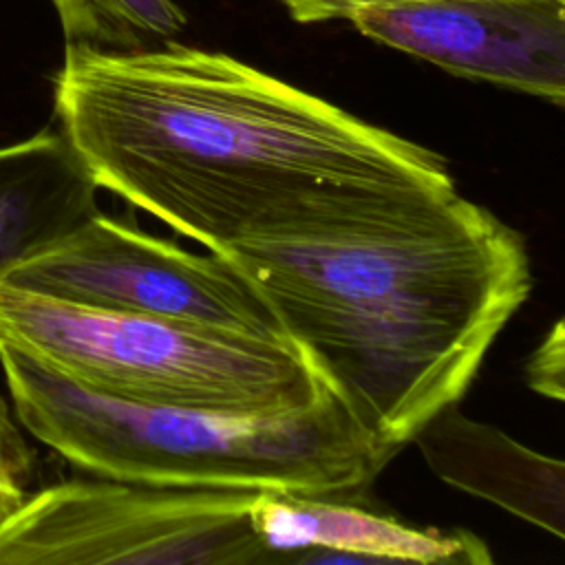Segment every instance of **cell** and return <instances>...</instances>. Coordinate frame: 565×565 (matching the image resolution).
Here are the masks:
<instances>
[{"mask_svg":"<svg viewBox=\"0 0 565 565\" xmlns=\"http://www.w3.org/2000/svg\"><path fill=\"white\" fill-rule=\"evenodd\" d=\"M0 344L117 399L212 411H282L324 384L291 344L115 311L0 280Z\"/></svg>","mask_w":565,"mask_h":565,"instance_id":"277c9868","label":"cell"},{"mask_svg":"<svg viewBox=\"0 0 565 565\" xmlns=\"http://www.w3.org/2000/svg\"><path fill=\"white\" fill-rule=\"evenodd\" d=\"M214 254L397 452L463 397L532 291L523 236L455 185L358 190Z\"/></svg>","mask_w":565,"mask_h":565,"instance_id":"6da1fadb","label":"cell"},{"mask_svg":"<svg viewBox=\"0 0 565 565\" xmlns=\"http://www.w3.org/2000/svg\"><path fill=\"white\" fill-rule=\"evenodd\" d=\"M0 280L90 307L289 342L225 258L181 249L102 212Z\"/></svg>","mask_w":565,"mask_h":565,"instance_id":"8992f818","label":"cell"},{"mask_svg":"<svg viewBox=\"0 0 565 565\" xmlns=\"http://www.w3.org/2000/svg\"><path fill=\"white\" fill-rule=\"evenodd\" d=\"M97 190L60 130L0 146V278L95 216Z\"/></svg>","mask_w":565,"mask_h":565,"instance_id":"30bf717a","label":"cell"},{"mask_svg":"<svg viewBox=\"0 0 565 565\" xmlns=\"http://www.w3.org/2000/svg\"><path fill=\"white\" fill-rule=\"evenodd\" d=\"M349 20L457 77L565 104V0H413Z\"/></svg>","mask_w":565,"mask_h":565,"instance_id":"52a82bcc","label":"cell"},{"mask_svg":"<svg viewBox=\"0 0 565 565\" xmlns=\"http://www.w3.org/2000/svg\"><path fill=\"white\" fill-rule=\"evenodd\" d=\"M256 492L68 479L0 523V565L271 563L249 523Z\"/></svg>","mask_w":565,"mask_h":565,"instance_id":"5b68a950","label":"cell"},{"mask_svg":"<svg viewBox=\"0 0 565 565\" xmlns=\"http://www.w3.org/2000/svg\"><path fill=\"white\" fill-rule=\"evenodd\" d=\"M0 366L24 433L93 477L362 499L397 455L329 388L296 408L241 413L102 395L4 344Z\"/></svg>","mask_w":565,"mask_h":565,"instance_id":"3957f363","label":"cell"},{"mask_svg":"<svg viewBox=\"0 0 565 565\" xmlns=\"http://www.w3.org/2000/svg\"><path fill=\"white\" fill-rule=\"evenodd\" d=\"M35 470L38 452L13 408L0 395V523L29 497Z\"/></svg>","mask_w":565,"mask_h":565,"instance_id":"7c38bea8","label":"cell"},{"mask_svg":"<svg viewBox=\"0 0 565 565\" xmlns=\"http://www.w3.org/2000/svg\"><path fill=\"white\" fill-rule=\"evenodd\" d=\"M428 468L446 483L563 539L565 466L503 430L475 422L457 404L441 408L413 437Z\"/></svg>","mask_w":565,"mask_h":565,"instance_id":"9c48e42d","label":"cell"},{"mask_svg":"<svg viewBox=\"0 0 565 565\" xmlns=\"http://www.w3.org/2000/svg\"><path fill=\"white\" fill-rule=\"evenodd\" d=\"M287 13L302 24L309 22H327V20H349L353 13L380 7V4H393V2H413V0H278Z\"/></svg>","mask_w":565,"mask_h":565,"instance_id":"5bb4252c","label":"cell"},{"mask_svg":"<svg viewBox=\"0 0 565 565\" xmlns=\"http://www.w3.org/2000/svg\"><path fill=\"white\" fill-rule=\"evenodd\" d=\"M66 46L108 53L146 51L174 40L188 24L177 0H51Z\"/></svg>","mask_w":565,"mask_h":565,"instance_id":"8fae6325","label":"cell"},{"mask_svg":"<svg viewBox=\"0 0 565 565\" xmlns=\"http://www.w3.org/2000/svg\"><path fill=\"white\" fill-rule=\"evenodd\" d=\"M53 110L99 190L207 252L349 192L455 185L439 152L177 40L66 46Z\"/></svg>","mask_w":565,"mask_h":565,"instance_id":"7a4b0ae2","label":"cell"},{"mask_svg":"<svg viewBox=\"0 0 565 565\" xmlns=\"http://www.w3.org/2000/svg\"><path fill=\"white\" fill-rule=\"evenodd\" d=\"M249 523L271 563H294L311 550L349 552L355 563L490 565L488 545L468 530L419 527L364 508L360 499L256 492Z\"/></svg>","mask_w":565,"mask_h":565,"instance_id":"ba28073f","label":"cell"},{"mask_svg":"<svg viewBox=\"0 0 565 565\" xmlns=\"http://www.w3.org/2000/svg\"><path fill=\"white\" fill-rule=\"evenodd\" d=\"M527 386L550 399L563 402L565 397V329L563 320H556L543 335L539 347L525 362Z\"/></svg>","mask_w":565,"mask_h":565,"instance_id":"4fadbf2b","label":"cell"}]
</instances>
